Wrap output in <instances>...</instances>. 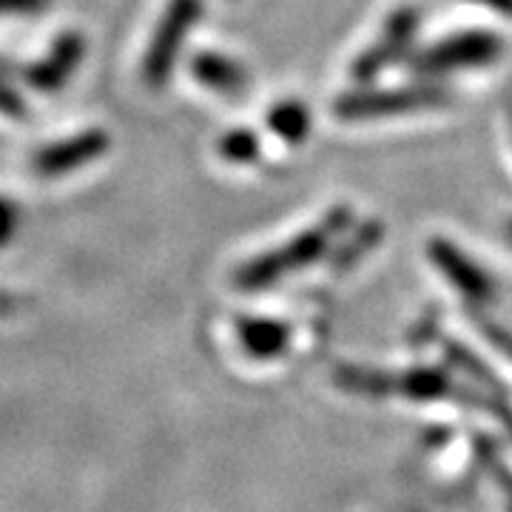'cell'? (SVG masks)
<instances>
[{"label": "cell", "mask_w": 512, "mask_h": 512, "mask_svg": "<svg viewBox=\"0 0 512 512\" xmlns=\"http://www.w3.org/2000/svg\"><path fill=\"white\" fill-rule=\"evenodd\" d=\"M86 55V37L83 32H63L55 37L52 49L46 55L35 60L32 66H26L23 80L29 89H35L40 94H57L77 72V66L83 63Z\"/></svg>", "instance_id": "ba28073f"}, {"label": "cell", "mask_w": 512, "mask_h": 512, "mask_svg": "<svg viewBox=\"0 0 512 512\" xmlns=\"http://www.w3.org/2000/svg\"><path fill=\"white\" fill-rule=\"evenodd\" d=\"M52 0H0V15H37L49 9Z\"/></svg>", "instance_id": "e0dca14e"}, {"label": "cell", "mask_w": 512, "mask_h": 512, "mask_svg": "<svg viewBox=\"0 0 512 512\" xmlns=\"http://www.w3.org/2000/svg\"><path fill=\"white\" fill-rule=\"evenodd\" d=\"M0 114L15 117V120H18V117H26V100L3 80V74H0Z\"/></svg>", "instance_id": "2e32d148"}, {"label": "cell", "mask_w": 512, "mask_h": 512, "mask_svg": "<svg viewBox=\"0 0 512 512\" xmlns=\"http://www.w3.org/2000/svg\"><path fill=\"white\" fill-rule=\"evenodd\" d=\"M191 74L197 77V83L208 86L211 92L225 94V97L242 94L251 80V74L239 60L220 55V52H200L191 57Z\"/></svg>", "instance_id": "8fae6325"}, {"label": "cell", "mask_w": 512, "mask_h": 512, "mask_svg": "<svg viewBox=\"0 0 512 512\" xmlns=\"http://www.w3.org/2000/svg\"><path fill=\"white\" fill-rule=\"evenodd\" d=\"M336 382L350 393H365V396H402L413 402H436L453 393L450 376L439 367H413L404 373H382V370H367V367H339Z\"/></svg>", "instance_id": "3957f363"}, {"label": "cell", "mask_w": 512, "mask_h": 512, "mask_svg": "<svg viewBox=\"0 0 512 512\" xmlns=\"http://www.w3.org/2000/svg\"><path fill=\"white\" fill-rule=\"evenodd\" d=\"M427 256H430V262L444 274V279L456 291L464 293V299H470L476 305L493 302V279L487 276V271L481 265H476L470 256L464 254L458 245H453L450 239H430L427 242Z\"/></svg>", "instance_id": "9c48e42d"}, {"label": "cell", "mask_w": 512, "mask_h": 512, "mask_svg": "<svg viewBox=\"0 0 512 512\" xmlns=\"http://www.w3.org/2000/svg\"><path fill=\"white\" fill-rule=\"evenodd\" d=\"M265 123H268V131H274L276 137L288 146L305 143L313 126L311 109L302 100H282V103L271 106Z\"/></svg>", "instance_id": "7c38bea8"}, {"label": "cell", "mask_w": 512, "mask_h": 512, "mask_svg": "<svg viewBox=\"0 0 512 512\" xmlns=\"http://www.w3.org/2000/svg\"><path fill=\"white\" fill-rule=\"evenodd\" d=\"M419 26L421 12L419 9H413V6H402V9L390 12L387 20H384L379 37L367 46L362 55L353 60V69H350L353 80H356V83H370V80H376L387 66H393L396 60H402V57L413 49L416 35H419Z\"/></svg>", "instance_id": "8992f818"}, {"label": "cell", "mask_w": 512, "mask_h": 512, "mask_svg": "<svg viewBox=\"0 0 512 512\" xmlns=\"http://www.w3.org/2000/svg\"><path fill=\"white\" fill-rule=\"evenodd\" d=\"M262 151V140L251 128H234L220 140V157L225 163L248 165L254 163Z\"/></svg>", "instance_id": "5bb4252c"}, {"label": "cell", "mask_w": 512, "mask_h": 512, "mask_svg": "<svg viewBox=\"0 0 512 512\" xmlns=\"http://www.w3.org/2000/svg\"><path fill=\"white\" fill-rule=\"evenodd\" d=\"M350 225H353V211L348 205H336L333 211H328L325 220L316 222L308 231H302L299 237L288 239L285 245H279L274 251H265V254L248 259L245 265H239V271L234 274V285L242 291L271 288L276 282H282L285 276L296 274V271L313 265L316 259L328 256L333 242L345 237Z\"/></svg>", "instance_id": "6da1fadb"}, {"label": "cell", "mask_w": 512, "mask_h": 512, "mask_svg": "<svg viewBox=\"0 0 512 512\" xmlns=\"http://www.w3.org/2000/svg\"><path fill=\"white\" fill-rule=\"evenodd\" d=\"M450 100L447 86L439 83H416V86H399V89H356L342 94L333 103V114L345 123H362V120H384L399 117L410 111L436 109Z\"/></svg>", "instance_id": "7a4b0ae2"}, {"label": "cell", "mask_w": 512, "mask_h": 512, "mask_svg": "<svg viewBox=\"0 0 512 512\" xmlns=\"http://www.w3.org/2000/svg\"><path fill=\"white\" fill-rule=\"evenodd\" d=\"M504 52V40L487 29H470L439 40L436 46H427L416 55H410V72L419 77H441L464 69L490 66Z\"/></svg>", "instance_id": "277c9868"}, {"label": "cell", "mask_w": 512, "mask_h": 512, "mask_svg": "<svg viewBox=\"0 0 512 512\" xmlns=\"http://www.w3.org/2000/svg\"><path fill=\"white\" fill-rule=\"evenodd\" d=\"M109 148L111 140L103 128H86V131H80L74 137H63L57 143L40 148L32 157V171L40 180L63 177V174H72L77 168L100 160Z\"/></svg>", "instance_id": "52a82bcc"}, {"label": "cell", "mask_w": 512, "mask_h": 512, "mask_svg": "<svg viewBox=\"0 0 512 512\" xmlns=\"http://www.w3.org/2000/svg\"><path fill=\"white\" fill-rule=\"evenodd\" d=\"M379 239H382V225H379V222H367L362 228H353V231H350V239H345V242L339 245V251L333 254V268H336V271H339V268L345 271L350 265H356Z\"/></svg>", "instance_id": "4fadbf2b"}, {"label": "cell", "mask_w": 512, "mask_h": 512, "mask_svg": "<svg viewBox=\"0 0 512 512\" xmlns=\"http://www.w3.org/2000/svg\"><path fill=\"white\" fill-rule=\"evenodd\" d=\"M205 3L202 0H168L165 12L154 35L148 40L146 55H143V80L151 89H160L174 74L177 57L183 52V43L191 35V29L200 23Z\"/></svg>", "instance_id": "5b68a950"}, {"label": "cell", "mask_w": 512, "mask_h": 512, "mask_svg": "<svg viewBox=\"0 0 512 512\" xmlns=\"http://www.w3.org/2000/svg\"><path fill=\"white\" fill-rule=\"evenodd\" d=\"M20 225V208L12 200L0 197V248L9 245V239L15 237Z\"/></svg>", "instance_id": "9a60e30c"}, {"label": "cell", "mask_w": 512, "mask_h": 512, "mask_svg": "<svg viewBox=\"0 0 512 512\" xmlns=\"http://www.w3.org/2000/svg\"><path fill=\"white\" fill-rule=\"evenodd\" d=\"M504 237H507V242H510V245H512V222H510V225H507V231H504Z\"/></svg>", "instance_id": "ffe728a7"}, {"label": "cell", "mask_w": 512, "mask_h": 512, "mask_svg": "<svg viewBox=\"0 0 512 512\" xmlns=\"http://www.w3.org/2000/svg\"><path fill=\"white\" fill-rule=\"evenodd\" d=\"M470 3L487 6V9H493V12H501V15L512 18V0H470Z\"/></svg>", "instance_id": "ac0fdd59"}, {"label": "cell", "mask_w": 512, "mask_h": 512, "mask_svg": "<svg viewBox=\"0 0 512 512\" xmlns=\"http://www.w3.org/2000/svg\"><path fill=\"white\" fill-rule=\"evenodd\" d=\"M18 308V302H15V296L12 293H3L0 291V316H6V313H12Z\"/></svg>", "instance_id": "d6986e66"}, {"label": "cell", "mask_w": 512, "mask_h": 512, "mask_svg": "<svg viewBox=\"0 0 512 512\" xmlns=\"http://www.w3.org/2000/svg\"><path fill=\"white\" fill-rule=\"evenodd\" d=\"M237 336L242 350L259 362L279 359L291 348V325L268 316H242L237 322Z\"/></svg>", "instance_id": "30bf717a"}]
</instances>
